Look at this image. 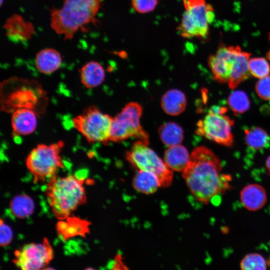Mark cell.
Instances as JSON below:
<instances>
[{
	"instance_id": "cell-8",
	"label": "cell",
	"mask_w": 270,
	"mask_h": 270,
	"mask_svg": "<svg viewBox=\"0 0 270 270\" xmlns=\"http://www.w3.org/2000/svg\"><path fill=\"white\" fill-rule=\"evenodd\" d=\"M224 107L214 106L196 124V133L218 144L231 146L234 142V121L225 114Z\"/></svg>"
},
{
	"instance_id": "cell-22",
	"label": "cell",
	"mask_w": 270,
	"mask_h": 270,
	"mask_svg": "<svg viewBox=\"0 0 270 270\" xmlns=\"http://www.w3.org/2000/svg\"><path fill=\"white\" fill-rule=\"evenodd\" d=\"M161 141L168 146L180 144L184 139V130L178 124L168 122L158 128Z\"/></svg>"
},
{
	"instance_id": "cell-12",
	"label": "cell",
	"mask_w": 270,
	"mask_h": 270,
	"mask_svg": "<svg viewBox=\"0 0 270 270\" xmlns=\"http://www.w3.org/2000/svg\"><path fill=\"white\" fill-rule=\"evenodd\" d=\"M4 28L7 37L16 42L28 40L35 33L32 22L17 14H12L7 18Z\"/></svg>"
},
{
	"instance_id": "cell-24",
	"label": "cell",
	"mask_w": 270,
	"mask_h": 270,
	"mask_svg": "<svg viewBox=\"0 0 270 270\" xmlns=\"http://www.w3.org/2000/svg\"><path fill=\"white\" fill-rule=\"evenodd\" d=\"M240 266L242 270H266L268 267L266 260L262 254L257 252L245 255L241 260Z\"/></svg>"
},
{
	"instance_id": "cell-18",
	"label": "cell",
	"mask_w": 270,
	"mask_h": 270,
	"mask_svg": "<svg viewBox=\"0 0 270 270\" xmlns=\"http://www.w3.org/2000/svg\"><path fill=\"white\" fill-rule=\"evenodd\" d=\"M190 158L187 149L180 144L168 146L164 153V160L173 171L182 172L187 166Z\"/></svg>"
},
{
	"instance_id": "cell-28",
	"label": "cell",
	"mask_w": 270,
	"mask_h": 270,
	"mask_svg": "<svg viewBox=\"0 0 270 270\" xmlns=\"http://www.w3.org/2000/svg\"><path fill=\"white\" fill-rule=\"evenodd\" d=\"M256 91L261 98L270 100V76L259 78L256 84Z\"/></svg>"
},
{
	"instance_id": "cell-10",
	"label": "cell",
	"mask_w": 270,
	"mask_h": 270,
	"mask_svg": "<svg viewBox=\"0 0 270 270\" xmlns=\"http://www.w3.org/2000/svg\"><path fill=\"white\" fill-rule=\"evenodd\" d=\"M142 108L136 102L127 104L116 116L113 118L110 141L120 142L134 137L148 142V133L140 125Z\"/></svg>"
},
{
	"instance_id": "cell-6",
	"label": "cell",
	"mask_w": 270,
	"mask_h": 270,
	"mask_svg": "<svg viewBox=\"0 0 270 270\" xmlns=\"http://www.w3.org/2000/svg\"><path fill=\"white\" fill-rule=\"evenodd\" d=\"M64 146L62 142L49 144H41L30 152L26 164L35 182L48 181L64 166L60 156Z\"/></svg>"
},
{
	"instance_id": "cell-4",
	"label": "cell",
	"mask_w": 270,
	"mask_h": 270,
	"mask_svg": "<svg viewBox=\"0 0 270 270\" xmlns=\"http://www.w3.org/2000/svg\"><path fill=\"white\" fill-rule=\"evenodd\" d=\"M45 192L52 213L60 220L70 216L86 199L84 180L74 175L52 178Z\"/></svg>"
},
{
	"instance_id": "cell-11",
	"label": "cell",
	"mask_w": 270,
	"mask_h": 270,
	"mask_svg": "<svg viewBox=\"0 0 270 270\" xmlns=\"http://www.w3.org/2000/svg\"><path fill=\"white\" fill-rule=\"evenodd\" d=\"M53 254L51 245L44 238L42 242L26 244L16 250L14 262L23 270H39L48 264Z\"/></svg>"
},
{
	"instance_id": "cell-15",
	"label": "cell",
	"mask_w": 270,
	"mask_h": 270,
	"mask_svg": "<svg viewBox=\"0 0 270 270\" xmlns=\"http://www.w3.org/2000/svg\"><path fill=\"white\" fill-rule=\"evenodd\" d=\"M62 56L56 50L47 48L38 51L35 58V66L44 74H51L58 70L62 64Z\"/></svg>"
},
{
	"instance_id": "cell-20",
	"label": "cell",
	"mask_w": 270,
	"mask_h": 270,
	"mask_svg": "<svg viewBox=\"0 0 270 270\" xmlns=\"http://www.w3.org/2000/svg\"><path fill=\"white\" fill-rule=\"evenodd\" d=\"M132 185L136 191L144 194H152L155 192L160 183L156 176L150 172L138 170L134 176Z\"/></svg>"
},
{
	"instance_id": "cell-13",
	"label": "cell",
	"mask_w": 270,
	"mask_h": 270,
	"mask_svg": "<svg viewBox=\"0 0 270 270\" xmlns=\"http://www.w3.org/2000/svg\"><path fill=\"white\" fill-rule=\"evenodd\" d=\"M37 123V114L34 109L22 108L13 111L11 124L16 134L27 136L32 134L36 129Z\"/></svg>"
},
{
	"instance_id": "cell-23",
	"label": "cell",
	"mask_w": 270,
	"mask_h": 270,
	"mask_svg": "<svg viewBox=\"0 0 270 270\" xmlns=\"http://www.w3.org/2000/svg\"><path fill=\"white\" fill-rule=\"evenodd\" d=\"M245 140L249 148L260 150L268 145L270 138L264 129L256 126L245 130Z\"/></svg>"
},
{
	"instance_id": "cell-14",
	"label": "cell",
	"mask_w": 270,
	"mask_h": 270,
	"mask_svg": "<svg viewBox=\"0 0 270 270\" xmlns=\"http://www.w3.org/2000/svg\"><path fill=\"white\" fill-rule=\"evenodd\" d=\"M240 202L244 207L251 212L261 210L266 205L267 194L265 188L258 184H250L244 186L240 194Z\"/></svg>"
},
{
	"instance_id": "cell-32",
	"label": "cell",
	"mask_w": 270,
	"mask_h": 270,
	"mask_svg": "<svg viewBox=\"0 0 270 270\" xmlns=\"http://www.w3.org/2000/svg\"><path fill=\"white\" fill-rule=\"evenodd\" d=\"M268 40H269V42L270 44V32L268 33ZM266 57L268 60H270V47L269 50L268 51L266 54Z\"/></svg>"
},
{
	"instance_id": "cell-21",
	"label": "cell",
	"mask_w": 270,
	"mask_h": 270,
	"mask_svg": "<svg viewBox=\"0 0 270 270\" xmlns=\"http://www.w3.org/2000/svg\"><path fill=\"white\" fill-rule=\"evenodd\" d=\"M9 208L12 214L18 218L30 216L35 210L33 199L26 194H19L14 196L10 203Z\"/></svg>"
},
{
	"instance_id": "cell-2",
	"label": "cell",
	"mask_w": 270,
	"mask_h": 270,
	"mask_svg": "<svg viewBox=\"0 0 270 270\" xmlns=\"http://www.w3.org/2000/svg\"><path fill=\"white\" fill-rule=\"evenodd\" d=\"M102 0H64L60 8L50 10V24L52 30L64 40H72L79 31L97 22L96 17Z\"/></svg>"
},
{
	"instance_id": "cell-3",
	"label": "cell",
	"mask_w": 270,
	"mask_h": 270,
	"mask_svg": "<svg viewBox=\"0 0 270 270\" xmlns=\"http://www.w3.org/2000/svg\"><path fill=\"white\" fill-rule=\"evenodd\" d=\"M250 56L239 46L221 43L208 56V64L215 81L226 84L234 90L251 76L248 68Z\"/></svg>"
},
{
	"instance_id": "cell-26",
	"label": "cell",
	"mask_w": 270,
	"mask_h": 270,
	"mask_svg": "<svg viewBox=\"0 0 270 270\" xmlns=\"http://www.w3.org/2000/svg\"><path fill=\"white\" fill-rule=\"evenodd\" d=\"M268 60L263 57L250 58L248 68L251 76L258 78L268 76L270 65Z\"/></svg>"
},
{
	"instance_id": "cell-5",
	"label": "cell",
	"mask_w": 270,
	"mask_h": 270,
	"mask_svg": "<svg viewBox=\"0 0 270 270\" xmlns=\"http://www.w3.org/2000/svg\"><path fill=\"white\" fill-rule=\"evenodd\" d=\"M182 3L184 12L176 28L180 36L207 40L210 24L215 17L212 6L206 0H183Z\"/></svg>"
},
{
	"instance_id": "cell-31",
	"label": "cell",
	"mask_w": 270,
	"mask_h": 270,
	"mask_svg": "<svg viewBox=\"0 0 270 270\" xmlns=\"http://www.w3.org/2000/svg\"><path fill=\"white\" fill-rule=\"evenodd\" d=\"M266 166L268 172V174L270 176V155L268 157L266 160Z\"/></svg>"
},
{
	"instance_id": "cell-29",
	"label": "cell",
	"mask_w": 270,
	"mask_h": 270,
	"mask_svg": "<svg viewBox=\"0 0 270 270\" xmlns=\"http://www.w3.org/2000/svg\"><path fill=\"white\" fill-rule=\"evenodd\" d=\"M13 238V232L12 228L0 220V244L1 246H6L8 245Z\"/></svg>"
},
{
	"instance_id": "cell-27",
	"label": "cell",
	"mask_w": 270,
	"mask_h": 270,
	"mask_svg": "<svg viewBox=\"0 0 270 270\" xmlns=\"http://www.w3.org/2000/svg\"><path fill=\"white\" fill-rule=\"evenodd\" d=\"M131 4L136 12L144 14L154 10L158 4V0H131Z\"/></svg>"
},
{
	"instance_id": "cell-30",
	"label": "cell",
	"mask_w": 270,
	"mask_h": 270,
	"mask_svg": "<svg viewBox=\"0 0 270 270\" xmlns=\"http://www.w3.org/2000/svg\"><path fill=\"white\" fill-rule=\"evenodd\" d=\"M113 269H128L124 264L122 262L120 255L116 256L114 261Z\"/></svg>"
},
{
	"instance_id": "cell-17",
	"label": "cell",
	"mask_w": 270,
	"mask_h": 270,
	"mask_svg": "<svg viewBox=\"0 0 270 270\" xmlns=\"http://www.w3.org/2000/svg\"><path fill=\"white\" fill-rule=\"evenodd\" d=\"M161 106L164 112L176 116L182 114L186 106L184 94L178 89L168 90L161 98Z\"/></svg>"
},
{
	"instance_id": "cell-19",
	"label": "cell",
	"mask_w": 270,
	"mask_h": 270,
	"mask_svg": "<svg viewBox=\"0 0 270 270\" xmlns=\"http://www.w3.org/2000/svg\"><path fill=\"white\" fill-rule=\"evenodd\" d=\"M60 220L57 224V230L64 240L76 236H84L88 232V222L84 220L70 216Z\"/></svg>"
},
{
	"instance_id": "cell-7",
	"label": "cell",
	"mask_w": 270,
	"mask_h": 270,
	"mask_svg": "<svg viewBox=\"0 0 270 270\" xmlns=\"http://www.w3.org/2000/svg\"><path fill=\"white\" fill-rule=\"evenodd\" d=\"M148 142L138 140L126 154L128 161L136 168L154 174L160 187L169 186L172 182L174 171L148 146Z\"/></svg>"
},
{
	"instance_id": "cell-25",
	"label": "cell",
	"mask_w": 270,
	"mask_h": 270,
	"mask_svg": "<svg viewBox=\"0 0 270 270\" xmlns=\"http://www.w3.org/2000/svg\"><path fill=\"white\" fill-rule=\"evenodd\" d=\"M228 103L230 108L236 114H242L249 108L250 102L248 96L242 90H234L228 98Z\"/></svg>"
},
{
	"instance_id": "cell-34",
	"label": "cell",
	"mask_w": 270,
	"mask_h": 270,
	"mask_svg": "<svg viewBox=\"0 0 270 270\" xmlns=\"http://www.w3.org/2000/svg\"><path fill=\"white\" fill-rule=\"evenodd\" d=\"M3 4V0H0V6H2Z\"/></svg>"
},
{
	"instance_id": "cell-33",
	"label": "cell",
	"mask_w": 270,
	"mask_h": 270,
	"mask_svg": "<svg viewBox=\"0 0 270 270\" xmlns=\"http://www.w3.org/2000/svg\"><path fill=\"white\" fill-rule=\"evenodd\" d=\"M266 260L267 266L270 268V256Z\"/></svg>"
},
{
	"instance_id": "cell-1",
	"label": "cell",
	"mask_w": 270,
	"mask_h": 270,
	"mask_svg": "<svg viewBox=\"0 0 270 270\" xmlns=\"http://www.w3.org/2000/svg\"><path fill=\"white\" fill-rule=\"evenodd\" d=\"M222 166L218 156L204 146L194 148L182 176L192 196L198 202L208 204L212 198L232 188L231 176L222 172Z\"/></svg>"
},
{
	"instance_id": "cell-9",
	"label": "cell",
	"mask_w": 270,
	"mask_h": 270,
	"mask_svg": "<svg viewBox=\"0 0 270 270\" xmlns=\"http://www.w3.org/2000/svg\"><path fill=\"white\" fill-rule=\"evenodd\" d=\"M112 119L96 107L90 106L74 117L72 124L88 142L104 143L110 141Z\"/></svg>"
},
{
	"instance_id": "cell-16",
	"label": "cell",
	"mask_w": 270,
	"mask_h": 270,
	"mask_svg": "<svg viewBox=\"0 0 270 270\" xmlns=\"http://www.w3.org/2000/svg\"><path fill=\"white\" fill-rule=\"evenodd\" d=\"M80 82L88 88L101 84L105 78V70L98 62L91 60L85 64L80 70Z\"/></svg>"
}]
</instances>
